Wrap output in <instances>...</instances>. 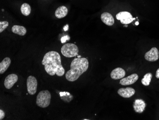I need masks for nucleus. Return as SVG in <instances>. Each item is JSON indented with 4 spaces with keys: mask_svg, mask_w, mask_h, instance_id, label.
I'll return each mask as SVG.
<instances>
[{
    "mask_svg": "<svg viewBox=\"0 0 159 120\" xmlns=\"http://www.w3.org/2000/svg\"><path fill=\"white\" fill-rule=\"evenodd\" d=\"M11 63V60L9 58L6 57L0 63V74H3L8 69Z\"/></svg>",
    "mask_w": 159,
    "mask_h": 120,
    "instance_id": "obj_15",
    "label": "nucleus"
},
{
    "mask_svg": "<svg viewBox=\"0 0 159 120\" xmlns=\"http://www.w3.org/2000/svg\"><path fill=\"white\" fill-rule=\"evenodd\" d=\"M11 31L14 34H17L19 36H24L26 34L27 30L23 26L15 25L12 27Z\"/></svg>",
    "mask_w": 159,
    "mask_h": 120,
    "instance_id": "obj_16",
    "label": "nucleus"
},
{
    "mask_svg": "<svg viewBox=\"0 0 159 120\" xmlns=\"http://www.w3.org/2000/svg\"><path fill=\"white\" fill-rule=\"evenodd\" d=\"M37 80L34 76H30L27 79V88L28 93L30 95H34L37 89Z\"/></svg>",
    "mask_w": 159,
    "mask_h": 120,
    "instance_id": "obj_6",
    "label": "nucleus"
},
{
    "mask_svg": "<svg viewBox=\"0 0 159 120\" xmlns=\"http://www.w3.org/2000/svg\"><path fill=\"white\" fill-rule=\"evenodd\" d=\"M135 90L132 88H120L118 90V94L120 96L125 98H129L134 95Z\"/></svg>",
    "mask_w": 159,
    "mask_h": 120,
    "instance_id": "obj_10",
    "label": "nucleus"
},
{
    "mask_svg": "<svg viewBox=\"0 0 159 120\" xmlns=\"http://www.w3.org/2000/svg\"><path fill=\"white\" fill-rule=\"evenodd\" d=\"M20 11L23 15L25 16H28L31 13V6L28 3H24L21 5Z\"/></svg>",
    "mask_w": 159,
    "mask_h": 120,
    "instance_id": "obj_17",
    "label": "nucleus"
},
{
    "mask_svg": "<svg viewBox=\"0 0 159 120\" xmlns=\"http://www.w3.org/2000/svg\"><path fill=\"white\" fill-rule=\"evenodd\" d=\"M155 77H156L157 79H159V68L157 70V71H156Z\"/></svg>",
    "mask_w": 159,
    "mask_h": 120,
    "instance_id": "obj_22",
    "label": "nucleus"
},
{
    "mask_svg": "<svg viewBox=\"0 0 159 120\" xmlns=\"http://www.w3.org/2000/svg\"><path fill=\"white\" fill-rule=\"evenodd\" d=\"M51 99V95L48 90H42L38 94L36 98V104L42 108L49 106Z\"/></svg>",
    "mask_w": 159,
    "mask_h": 120,
    "instance_id": "obj_3",
    "label": "nucleus"
},
{
    "mask_svg": "<svg viewBox=\"0 0 159 120\" xmlns=\"http://www.w3.org/2000/svg\"><path fill=\"white\" fill-rule=\"evenodd\" d=\"M135 25H137H137H139V22H136Z\"/></svg>",
    "mask_w": 159,
    "mask_h": 120,
    "instance_id": "obj_24",
    "label": "nucleus"
},
{
    "mask_svg": "<svg viewBox=\"0 0 159 120\" xmlns=\"http://www.w3.org/2000/svg\"><path fill=\"white\" fill-rule=\"evenodd\" d=\"M89 67V62L86 58H76L70 64V69L66 74L67 80L74 82L78 79L83 73L87 70Z\"/></svg>",
    "mask_w": 159,
    "mask_h": 120,
    "instance_id": "obj_2",
    "label": "nucleus"
},
{
    "mask_svg": "<svg viewBox=\"0 0 159 120\" xmlns=\"http://www.w3.org/2000/svg\"><path fill=\"white\" fill-rule=\"evenodd\" d=\"M144 58L148 61H156L159 58V50L156 47H152L150 51L145 53Z\"/></svg>",
    "mask_w": 159,
    "mask_h": 120,
    "instance_id": "obj_7",
    "label": "nucleus"
},
{
    "mask_svg": "<svg viewBox=\"0 0 159 120\" xmlns=\"http://www.w3.org/2000/svg\"><path fill=\"white\" fill-rule=\"evenodd\" d=\"M5 113L2 110H0V120H2L5 117Z\"/></svg>",
    "mask_w": 159,
    "mask_h": 120,
    "instance_id": "obj_21",
    "label": "nucleus"
},
{
    "mask_svg": "<svg viewBox=\"0 0 159 120\" xmlns=\"http://www.w3.org/2000/svg\"><path fill=\"white\" fill-rule=\"evenodd\" d=\"M139 79L138 75L137 74H133L128 77L122 78L120 80V83L123 86L130 85L136 82Z\"/></svg>",
    "mask_w": 159,
    "mask_h": 120,
    "instance_id": "obj_9",
    "label": "nucleus"
},
{
    "mask_svg": "<svg viewBox=\"0 0 159 120\" xmlns=\"http://www.w3.org/2000/svg\"><path fill=\"white\" fill-rule=\"evenodd\" d=\"M110 75L112 79L117 80L124 78L125 75V71L122 68H116L111 71Z\"/></svg>",
    "mask_w": 159,
    "mask_h": 120,
    "instance_id": "obj_11",
    "label": "nucleus"
},
{
    "mask_svg": "<svg viewBox=\"0 0 159 120\" xmlns=\"http://www.w3.org/2000/svg\"><path fill=\"white\" fill-rule=\"evenodd\" d=\"M70 40V37L68 36H64V37H62L61 39V41L62 42V43H63L64 42H66V40Z\"/></svg>",
    "mask_w": 159,
    "mask_h": 120,
    "instance_id": "obj_20",
    "label": "nucleus"
},
{
    "mask_svg": "<svg viewBox=\"0 0 159 120\" xmlns=\"http://www.w3.org/2000/svg\"><path fill=\"white\" fill-rule=\"evenodd\" d=\"M68 11L66 7L61 6L56 9L55 12V16L58 18H62L67 15Z\"/></svg>",
    "mask_w": 159,
    "mask_h": 120,
    "instance_id": "obj_14",
    "label": "nucleus"
},
{
    "mask_svg": "<svg viewBox=\"0 0 159 120\" xmlns=\"http://www.w3.org/2000/svg\"><path fill=\"white\" fill-rule=\"evenodd\" d=\"M116 17L117 19L120 21L121 24L124 25H128L135 20V18L133 17L131 13L128 12H120L117 14Z\"/></svg>",
    "mask_w": 159,
    "mask_h": 120,
    "instance_id": "obj_5",
    "label": "nucleus"
},
{
    "mask_svg": "<svg viewBox=\"0 0 159 120\" xmlns=\"http://www.w3.org/2000/svg\"><path fill=\"white\" fill-rule=\"evenodd\" d=\"M64 30H65V31H67V30H68V25H66V26H64Z\"/></svg>",
    "mask_w": 159,
    "mask_h": 120,
    "instance_id": "obj_23",
    "label": "nucleus"
},
{
    "mask_svg": "<svg viewBox=\"0 0 159 120\" xmlns=\"http://www.w3.org/2000/svg\"><path fill=\"white\" fill-rule=\"evenodd\" d=\"M101 20L102 22L108 26H111L114 24V19L111 13L105 12L101 15Z\"/></svg>",
    "mask_w": 159,
    "mask_h": 120,
    "instance_id": "obj_13",
    "label": "nucleus"
},
{
    "mask_svg": "<svg viewBox=\"0 0 159 120\" xmlns=\"http://www.w3.org/2000/svg\"><path fill=\"white\" fill-rule=\"evenodd\" d=\"M78 58H81V56H80V55H78Z\"/></svg>",
    "mask_w": 159,
    "mask_h": 120,
    "instance_id": "obj_25",
    "label": "nucleus"
},
{
    "mask_svg": "<svg viewBox=\"0 0 159 120\" xmlns=\"http://www.w3.org/2000/svg\"><path fill=\"white\" fill-rule=\"evenodd\" d=\"M42 64L44 66L47 74L50 76L56 74L59 77H61L65 73V70L61 65L60 55L57 52L51 51L47 53L43 57Z\"/></svg>",
    "mask_w": 159,
    "mask_h": 120,
    "instance_id": "obj_1",
    "label": "nucleus"
},
{
    "mask_svg": "<svg viewBox=\"0 0 159 120\" xmlns=\"http://www.w3.org/2000/svg\"><path fill=\"white\" fill-rule=\"evenodd\" d=\"M146 106L144 101L142 99H136L134 102L133 107L135 112L141 113L145 110Z\"/></svg>",
    "mask_w": 159,
    "mask_h": 120,
    "instance_id": "obj_12",
    "label": "nucleus"
},
{
    "mask_svg": "<svg viewBox=\"0 0 159 120\" xmlns=\"http://www.w3.org/2000/svg\"><path fill=\"white\" fill-rule=\"evenodd\" d=\"M62 55L66 58H72L78 55L79 49L77 46L73 43H67L64 45L61 48Z\"/></svg>",
    "mask_w": 159,
    "mask_h": 120,
    "instance_id": "obj_4",
    "label": "nucleus"
},
{
    "mask_svg": "<svg viewBox=\"0 0 159 120\" xmlns=\"http://www.w3.org/2000/svg\"><path fill=\"white\" fill-rule=\"evenodd\" d=\"M152 75L151 73H148L144 76L143 78L142 79V83L143 85L148 86L150 85L152 79Z\"/></svg>",
    "mask_w": 159,
    "mask_h": 120,
    "instance_id": "obj_18",
    "label": "nucleus"
},
{
    "mask_svg": "<svg viewBox=\"0 0 159 120\" xmlns=\"http://www.w3.org/2000/svg\"><path fill=\"white\" fill-rule=\"evenodd\" d=\"M18 77L16 74H11L7 76L4 80V84L5 88L10 89L18 81Z\"/></svg>",
    "mask_w": 159,
    "mask_h": 120,
    "instance_id": "obj_8",
    "label": "nucleus"
},
{
    "mask_svg": "<svg viewBox=\"0 0 159 120\" xmlns=\"http://www.w3.org/2000/svg\"><path fill=\"white\" fill-rule=\"evenodd\" d=\"M8 26L9 23L7 21H1L0 22V33H2Z\"/></svg>",
    "mask_w": 159,
    "mask_h": 120,
    "instance_id": "obj_19",
    "label": "nucleus"
}]
</instances>
